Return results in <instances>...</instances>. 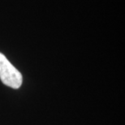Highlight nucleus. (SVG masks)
Wrapping results in <instances>:
<instances>
[{"mask_svg":"<svg viewBox=\"0 0 125 125\" xmlns=\"http://www.w3.org/2000/svg\"><path fill=\"white\" fill-rule=\"evenodd\" d=\"M0 79L5 85L12 89H19L23 81L21 73L2 53H0Z\"/></svg>","mask_w":125,"mask_h":125,"instance_id":"obj_1","label":"nucleus"}]
</instances>
